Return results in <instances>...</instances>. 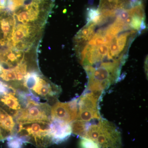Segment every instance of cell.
<instances>
[{
  "label": "cell",
  "mask_w": 148,
  "mask_h": 148,
  "mask_svg": "<svg viewBox=\"0 0 148 148\" xmlns=\"http://www.w3.org/2000/svg\"><path fill=\"white\" fill-rule=\"evenodd\" d=\"M16 93H8L0 96V107L12 116L22 109L20 101L15 95Z\"/></svg>",
  "instance_id": "8"
},
{
  "label": "cell",
  "mask_w": 148,
  "mask_h": 148,
  "mask_svg": "<svg viewBox=\"0 0 148 148\" xmlns=\"http://www.w3.org/2000/svg\"><path fill=\"white\" fill-rule=\"evenodd\" d=\"M80 148H99L96 143L86 138H82L80 141Z\"/></svg>",
  "instance_id": "12"
},
{
  "label": "cell",
  "mask_w": 148,
  "mask_h": 148,
  "mask_svg": "<svg viewBox=\"0 0 148 148\" xmlns=\"http://www.w3.org/2000/svg\"><path fill=\"white\" fill-rule=\"evenodd\" d=\"M50 130L53 144H60L65 142L69 139L72 132L70 123L56 119L51 118Z\"/></svg>",
  "instance_id": "6"
},
{
  "label": "cell",
  "mask_w": 148,
  "mask_h": 148,
  "mask_svg": "<svg viewBox=\"0 0 148 148\" xmlns=\"http://www.w3.org/2000/svg\"><path fill=\"white\" fill-rule=\"evenodd\" d=\"M8 148H22L23 143L20 138L15 136H11L7 139Z\"/></svg>",
  "instance_id": "11"
},
{
  "label": "cell",
  "mask_w": 148,
  "mask_h": 148,
  "mask_svg": "<svg viewBox=\"0 0 148 148\" xmlns=\"http://www.w3.org/2000/svg\"><path fill=\"white\" fill-rule=\"evenodd\" d=\"M51 110V107L47 103H31L16 112L13 117L18 124L35 121L50 122Z\"/></svg>",
  "instance_id": "4"
},
{
  "label": "cell",
  "mask_w": 148,
  "mask_h": 148,
  "mask_svg": "<svg viewBox=\"0 0 148 148\" xmlns=\"http://www.w3.org/2000/svg\"><path fill=\"white\" fill-rule=\"evenodd\" d=\"M3 67L2 66H1V64H0V74L1 73L2 71Z\"/></svg>",
  "instance_id": "13"
},
{
  "label": "cell",
  "mask_w": 148,
  "mask_h": 148,
  "mask_svg": "<svg viewBox=\"0 0 148 148\" xmlns=\"http://www.w3.org/2000/svg\"><path fill=\"white\" fill-rule=\"evenodd\" d=\"M40 74L34 71L27 73L23 79V85L29 90H32L38 82Z\"/></svg>",
  "instance_id": "10"
},
{
  "label": "cell",
  "mask_w": 148,
  "mask_h": 148,
  "mask_svg": "<svg viewBox=\"0 0 148 148\" xmlns=\"http://www.w3.org/2000/svg\"><path fill=\"white\" fill-rule=\"evenodd\" d=\"M130 3L129 0H100L98 9L101 12L124 10L126 5L130 7Z\"/></svg>",
  "instance_id": "9"
},
{
  "label": "cell",
  "mask_w": 148,
  "mask_h": 148,
  "mask_svg": "<svg viewBox=\"0 0 148 148\" xmlns=\"http://www.w3.org/2000/svg\"><path fill=\"white\" fill-rule=\"evenodd\" d=\"M78 99L68 103L56 102L51 108L52 119H56L70 123L76 118L78 112Z\"/></svg>",
  "instance_id": "5"
},
{
  "label": "cell",
  "mask_w": 148,
  "mask_h": 148,
  "mask_svg": "<svg viewBox=\"0 0 148 148\" xmlns=\"http://www.w3.org/2000/svg\"><path fill=\"white\" fill-rule=\"evenodd\" d=\"M15 136L23 143H30L38 148H46L53 145L51 135L50 122L35 121L18 123Z\"/></svg>",
  "instance_id": "2"
},
{
  "label": "cell",
  "mask_w": 148,
  "mask_h": 148,
  "mask_svg": "<svg viewBox=\"0 0 148 148\" xmlns=\"http://www.w3.org/2000/svg\"><path fill=\"white\" fill-rule=\"evenodd\" d=\"M32 91L36 95H39L46 99H50L56 98L61 92V89L58 86L41 76Z\"/></svg>",
  "instance_id": "7"
},
{
  "label": "cell",
  "mask_w": 148,
  "mask_h": 148,
  "mask_svg": "<svg viewBox=\"0 0 148 148\" xmlns=\"http://www.w3.org/2000/svg\"><path fill=\"white\" fill-rule=\"evenodd\" d=\"M84 138L92 140L99 148H122L120 132L113 124L101 119L86 125Z\"/></svg>",
  "instance_id": "1"
},
{
  "label": "cell",
  "mask_w": 148,
  "mask_h": 148,
  "mask_svg": "<svg viewBox=\"0 0 148 148\" xmlns=\"http://www.w3.org/2000/svg\"><path fill=\"white\" fill-rule=\"evenodd\" d=\"M101 92H87L79 99L78 106V112L75 120L82 122L85 125L90 121L101 119L98 109V102Z\"/></svg>",
  "instance_id": "3"
}]
</instances>
